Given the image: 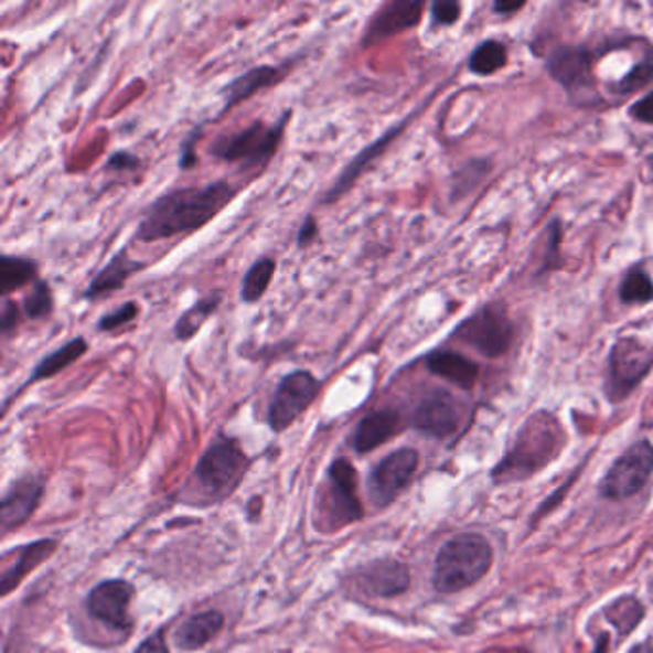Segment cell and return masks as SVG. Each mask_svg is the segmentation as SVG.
Listing matches in <instances>:
<instances>
[{"mask_svg": "<svg viewBox=\"0 0 653 653\" xmlns=\"http://www.w3.org/2000/svg\"><path fill=\"white\" fill-rule=\"evenodd\" d=\"M238 189L231 182H210L205 186L171 190L158 197L140 221L137 240L161 242L181 234L196 233L233 204Z\"/></svg>", "mask_w": 653, "mask_h": 653, "instance_id": "1", "label": "cell"}, {"mask_svg": "<svg viewBox=\"0 0 653 653\" xmlns=\"http://www.w3.org/2000/svg\"><path fill=\"white\" fill-rule=\"evenodd\" d=\"M561 443V426L548 413H537L523 424L509 454L493 470L501 485L531 478L556 458Z\"/></svg>", "mask_w": 653, "mask_h": 653, "instance_id": "2", "label": "cell"}, {"mask_svg": "<svg viewBox=\"0 0 653 653\" xmlns=\"http://www.w3.org/2000/svg\"><path fill=\"white\" fill-rule=\"evenodd\" d=\"M493 564V548L481 535L464 533L450 538L436 559L433 587L450 595L472 587L485 577Z\"/></svg>", "mask_w": 653, "mask_h": 653, "instance_id": "3", "label": "cell"}, {"mask_svg": "<svg viewBox=\"0 0 653 653\" xmlns=\"http://www.w3.org/2000/svg\"><path fill=\"white\" fill-rule=\"evenodd\" d=\"M290 117L291 111H283V116L275 125L255 121L247 129L218 137L211 144V156L226 163H238L240 169L265 168L282 144L283 131Z\"/></svg>", "mask_w": 653, "mask_h": 653, "instance_id": "4", "label": "cell"}, {"mask_svg": "<svg viewBox=\"0 0 653 653\" xmlns=\"http://www.w3.org/2000/svg\"><path fill=\"white\" fill-rule=\"evenodd\" d=\"M246 452L231 437L218 436L197 462L196 475L204 489L225 496L236 489L247 472Z\"/></svg>", "mask_w": 653, "mask_h": 653, "instance_id": "5", "label": "cell"}, {"mask_svg": "<svg viewBox=\"0 0 653 653\" xmlns=\"http://www.w3.org/2000/svg\"><path fill=\"white\" fill-rule=\"evenodd\" d=\"M608 395L611 400H623L653 368V345L639 338H621L611 347L608 364Z\"/></svg>", "mask_w": 653, "mask_h": 653, "instance_id": "6", "label": "cell"}, {"mask_svg": "<svg viewBox=\"0 0 653 653\" xmlns=\"http://www.w3.org/2000/svg\"><path fill=\"white\" fill-rule=\"evenodd\" d=\"M452 338L485 356H502L514 342V324L501 306H486L465 319Z\"/></svg>", "mask_w": 653, "mask_h": 653, "instance_id": "7", "label": "cell"}, {"mask_svg": "<svg viewBox=\"0 0 653 653\" xmlns=\"http://www.w3.org/2000/svg\"><path fill=\"white\" fill-rule=\"evenodd\" d=\"M324 522L332 529H342L363 517V504L356 494V472L347 458H338L328 470L324 491Z\"/></svg>", "mask_w": 653, "mask_h": 653, "instance_id": "8", "label": "cell"}, {"mask_svg": "<svg viewBox=\"0 0 653 653\" xmlns=\"http://www.w3.org/2000/svg\"><path fill=\"white\" fill-rule=\"evenodd\" d=\"M320 382L309 371H293L286 374L276 387L270 400L269 426L275 433H282L298 420L319 397Z\"/></svg>", "mask_w": 653, "mask_h": 653, "instance_id": "9", "label": "cell"}, {"mask_svg": "<svg viewBox=\"0 0 653 653\" xmlns=\"http://www.w3.org/2000/svg\"><path fill=\"white\" fill-rule=\"evenodd\" d=\"M652 472L653 445L650 441H640L615 460V464L611 465L610 472L603 478L600 491L611 501L629 499L646 485Z\"/></svg>", "mask_w": 653, "mask_h": 653, "instance_id": "10", "label": "cell"}, {"mask_svg": "<svg viewBox=\"0 0 653 653\" xmlns=\"http://www.w3.org/2000/svg\"><path fill=\"white\" fill-rule=\"evenodd\" d=\"M420 457L414 449H399L379 462L368 480V491L376 506L392 504L407 489L418 470Z\"/></svg>", "mask_w": 653, "mask_h": 653, "instance_id": "11", "label": "cell"}, {"mask_svg": "<svg viewBox=\"0 0 653 653\" xmlns=\"http://www.w3.org/2000/svg\"><path fill=\"white\" fill-rule=\"evenodd\" d=\"M135 588L124 579L104 581L90 590L87 610L93 618L114 627L117 631H131L132 619L129 615Z\"/></svg>", "mask_w": 653, "mask_h": 653, "instance_id": "12", "label": "cell"}, {"mask_svg": "<svg viewBox=\"0 0 653 653\" xmlns=\"http://www.w3.org/2000/svg\"><path fill=\"white\" fill-rule=\"evenodd\" d=\"M462 421V408L449 392L437 389L421 399L413 416L414 428L426 436L445 439L457 431Z\"/></svg>", "mask_w": 653, "mask_h": 653, "instance_id": "13", "label": "cell"}, {"mask_svg": "<svg viewBox=\"0 0 653 653\" xmlns=\"http://www.w3.org/2000/svg\"><path fill=\"white\" fill-rule=\"evenodd\" d=\"M424 2L413 0H395L379 8L363 35V46H374L385 39L399 35L403 31L413 30L421 20Z\"/></svg>", "mask_w": 653, "mask_h": 653, "instance_id": "14", "label": "cell"}, {"mask_svg": "<svg viewBox=\"0 0 653 653\" xmlns=\"http://www.w3.org/2000/svg\"><path fill=\"white\" fill-rule=\"evenodd\" d=\"M43 481L36 480L35 475H28L22 480L14 481L8 489L0 506V525L2 529L14 531L28 522L35 514L36 506L43 496Z\"/></svg>", "mask_w": 653, "mask_h": 653, "instance_id": "15", "label": "cell"}, {"mask_svg": "<svg viewBox=\"0 0 653 653\" xmlns=\"http://www.w3.org/2000/svg\"><path fill=\"white\" fill-rule=\"evenodd\" d=\"M356 581L366 595L393 598V596L403 595L410 587V574L403 561L378 559L374 564L364 566L356 574Z\"/></svg>", "mask_w": 653, "mask_h": 653, "instance_id": "16", "label": "cell"}, {"mask_svg": "<svg viewBox=\"0 0 653 653\" xmlns=\"http://www.w3.org/2000/svg\"><path fill=\"white\" fill-rule=\"evenodd\" d=\"M405 124L407 121H400V125H395L389 131H385L378 140H374L371 146H366L364 150L356 153L355 158L345 165L342 174L335 179L334 186L324 194L322 202L324 204H334L343 194H347L349 190L353 189L355 182L361 179V174L371 168L374 161L378 160L379 156L389 148V144H392L395 138L399 137L400 131L405 129Z\"/></svg>", "mask_w": 653, "mask_h": 653, "instance_id": "17", "label": "cell"}, {"mask_svg": "<svg viewBox=\"0 0 653 653\" xmlns=\"http://www.w3.org/2000/svg\"><path fill=\"white\" fill-rule=\"evenodd\" d=\"M144 263L132 259L127 247L119 249L109 259L108 265L90 280L87 290L83 291V299L96 301V299L106 298L109 293L124 290L125 283L129 282V278L138 270L144 269Z\"/></svg>", "mask_w": 653, "mask_h": 653, "instance_id": "18", "label": "cell"}, {"mask_svg": "<svg viewBox=\"0 0 653 653\" xmlns=\"http://www.w3.org/2000/svg\"><path fill=\"white\" fill-rule=\"evenodd\" d=\"M282 79V69H278V67L275 66H257L247 69V72L238 75L236 79L231 81V83L221 90V96H223V100H225L221 114L231 111V109L236 108L238 104L246 103L251 96L261 93V90L275 87L276 83H280Z\"/></svg>", "mask_w": 653, "mask_h": 653, "instance_id": "19", "label": "cell"}, {"mask_svg": "<svg viewBox=\"0 0 653 653\" xmlns=\"http://www.w3.org/2000/svg\"><path fill=\"white\" fill-rule=\"evenodd\" d=\"M548 72L567 90H581L590 85V52L575 46L559 49L548 60Z\"/></svg>", "mask_w": 653, "mask_h": 653, "instance_id": "20", "label": "cell"}, {"mask_svg": "<svg viewBox=\"0 0 653 653\" xmlns=\"http://www.w3.org/2000/svg\"><path fill=\"white\" fill-rule=\"evenodd\" d=\"M56 548H58L56 540H46L44 538V540L30 543V545L22 546V548L12 552L15 556L14 564H12V567H4L2 579H0L2 596L10 595L33 569H36L43 561L51 558L52 554L56 552Z\"/></svg>", "mask_w": 653, "mask_h": 653, "instance_id": "21", "label": "cell"}, {"mask_svg": "<svg viewBox=\"0 0 653 653\" xmlns=\"http://www.w3.org/2000/svg\"><path fill=\"white\" fill-rule=\"evenodd\" d=\"M400 428V416L397 410L385 408L364 416L361 424L356 426L353 436V447L358 454L378 449L379 445L389 441Z\"/></svg>", "mask_w": 653, "mask_h": 653, "instance_id": "22", "label": "cell"}, {"mask_svg": "<svg viewBox=\"0 0 653 653\" xmlns=\"http://www.w3.org/2000/svg\"><path fill=\"white\" fill-rule=\"evenodd\" d=\"M426 366L431 374L439 378L447 379L450 384L458 385L462 389H472L478 376H480V366L470 361L468 356L452 351H436L426 358Z\"/></svg>", "mask_w": 653, "mask_h": 653, "instance_id": "23", "label": "cell"}, {"mask_svg": "<svg viewBox=\"0 0 653 653\" xmlns=\"http://www.w3.org/2000/svg\"><path fill=\"white\" fill-rule=\"evenodd\" d=\"M225 627V615L221 611L210 610L197 613L182 623L174 632V644L184 652H194L207 646Z\"/></svg>", "mask_w": 653, "mask_h": 653, "instance_id": "24", "label": "cell"}, {"mask_svg": "<svg viewBox=\"0 0 653 653\" xmlns=\"http://www.w3.org/2000/svg\"><path fill=\"white\" fill-rule=\"evenodd\" d=\"M88 351V343L85 338H73L69 342L60 345L58 349H54L51 355L43 356L31 374L30 379L25 382V385L36 384L41 379L54 378L60 372L69 368L73 363H77L81 356L85 355Z\"/></svg>", "mask_w": 653, "mask_h": 653, "instance_id": "25", "label": "cell"}, {"mask_svg": "<svg viewBox=\"0 0 653 653\" xmlns=\"http://www.w3.org/2000/svg\"><path fill=\"white\" fill-rule=\"evenodd\" d=\"M221 303H223L221 291H213L210 296L197 299L196 303L190 307L189 311L182 312L179 320L174 322V338L179 342H190L204 328L205 322L218 311Z\"/></svg>", "mask_w": 653, "mask_h": 653, "instance_id": "26", "label": "cell"}, {"mask_svg": "<svg viewBox=\"0 0 653 653\" xmlns=\"http://www.w3.org/2000/svg\"><path fill=\"white\" fill-rule=\"evenodd\" d=\"M39 267L33 259L2 255L0 257V291L7 298L12 291L22 290L28 283L36 282Z\"/></svg>", "mask_w": 653, "mask_h": 653, "instance_id": "27", "label": "cell"}, {"mask_svg": "<svg viewBox=\"0 0 653 653\" xmlns=\"http://www.w3.org/2000/svg\"><path fill=\"white\" fill-rule=\"evenodd\" d=\"M276 261L272 257H261L247 269L242 280L240 298L247 306H254L269 290L270 282L275 278Z\"/></svg>", "mask_w": 653, "mask_h": 653, "instance_id": "28", "label": "cell"}, {"mask_svg": "<svg viewBox=\"0 0 653 653\" xmlns=\"http://www.w3.org/2000/svg\"><path fill=\"white\" fill-rule=\"evenodd\" d=\"M509 62V52L504 49V44L499 41H485L481 43L470 56V69L475 75H493L502 67L506 66Z\"/></svg>", "mask_w": 653, "mask_h": 653, "instance_id": "29", "label": "cell"}, {"mask_svg": "<svg viewBox=\"0 0 653 653\" xmlns=\"http://www.w3.org/2000/svg\"><path fill=\"white\" fill-rule=\"evenodd\" d=\"M621 301L627 306H644L653 301V280L642 269H632L624 276L621 290Z\"/></svg>", "mask_w": 653, "mask_h": 653, "instance_id": "30", "label": "cell"}, {"mask_svg": "<svg viewBox=\"0 0 653 653\" xmlns=\"http://www.w3.org/2000/svg\"><path fill=\"white\" fill-rule=\"evenodd\" d=\"M54 312V293L46 280H36L23 298V314L30 320H43Z\"/></svg>", "mask_w": 653, "mask_h": 653, "instance_id": "31", "label": "cell"}, {"mask_svg": "<svg viewBox=\"0 0 653 653\" xmlns=\"http://www.w3.org/2000/svg\"><path fill=\"white\" fill-rule=\"evenodd\" d=\"M642 615L644 610L634 598H621L618 602L611 603L610 610L606 611V618L618 627L621 634H629L640 623Z\"/></svg>", "mask_w": 653, "mask_h": 653, "instance_id": "32", "label": "cell"}, {"mask_svg": "<svg viewBox=\"0 0 653 653\" xmlns=\"http://www.w3.org/2000/svg\"><path fill=\"white\" fill-rule=\"evenodd\" d=\"M138 312H140V307L135 301H127L124 306L117 307L116 311L103 314L98 320V324H96V330L98 332L119 330V328H124L125 324H129V322L137 319Z\"/></svg>", "mask_w": 653, "mask_h": 653, "instance_id": "33", "label": "cell"}, {"mask_svg": "<svg viewBox=\"0 0 653 653\" xmlns=\"http://www.w3.org/2000/svg\"><path fill=\"white\" fill-rule=\"evenodd\" d=\"M653 77V62L647 58L639 64L636 67H632L631 72L624 75L623 81L618 85L619 95H632V93H639L640 88L646 87L647 83Z\"/></svg>", "mask_w": 653, "mask_h": 653, "instance_id": "34", "label": "cell"}, {"mask_svg": "<svg viewBox=\"0 0 653 653\" xmlns=\"http://www.w3.org/2000/svg\"><path fill=\"white\" fill-rule=\"evenodd\" d=\"M486 173H489V163H486V161H473L468 168L462 169V171L458 173V181L457 184H454V189L458 190L457 196H464L465 192H472V190L478 186V182L481 181L472 179L473 174L478 176V174Z\"/></svg>", "mask_w": 653, "mask_h": 653, "instance_id": "35", "label": "cell"}, {"mask_svg": "<svg viewBox=\"0 0 653 653\" xmlns=\"http://www.w3.org/2000/svg\"><path fill=\"white\" fill-rule=\"evenodd\" d=\"M460 4L454 0H439L431 4V15L437 25H452L458 22L460 18Z\"/></svg>", "mask_w": 653, "mask_h": 653, "instance_id": "36", "label": "cell"}, {"mask_svg": "<svg viewBox=\"0 0 653 653\" xmlns=\"http://www.w3.org/2000/svg\"><path fill=\"white\" fill-rule=\"evenodd\" d=\"M204 135L202 127H196L194 131L190 132L189 137L184 138L181 148V158H179V168L182 171H189L197 163L196 144L197 140Z\"/></svg>", "mask_w": 653, "mask_h": 653, "instance_id": "37", "label": "cell"}, {"mask_svg": "<svg viewBox=\"0 0 653 653\" xmlns=\"http://www.w3.org/2000/svg\"><path fill=\"white\" fill-rule=\"evenodd\" d=\"M18 324H20V307L15 306V301L4 298L0 309V332L4 338H10L14 334Z\"/></svg>", "mask_w": 653, "mask_h": 653, "instance_id": "38", "label": "cell"}, {"mask_svg": "<svg viewBox=\"0 0 653 653\" xmlns=\"http://www.w3.org/2000/svg\"><path fill=\"white\" fill-rule=\"evenodd\" d=\"M548 231L550 233H548V255L545 257V270L558 267L559 255L556 251H558L559 242H561V223L554 221Z\"/></svg>", "mask_w": 653, "mask_h": 653, "instance_id": "39", "label": "cell"}, {"mask_svg": "<svg viewBox=\"0 0 653 653\" xmlns=\"http://www.w3.org/2000/svg\"><path fill=\"white\" fill-rule=\"evenodd\" d=\"M140 165V160L131 152H116L106 163L108 171H135Z\"/></svg>", "mask_w": 653, "mask_h": 653, "instance_id": "40", "label": "cell"}, {"mask_svg": "<svg viewBox=\"0 0 653 653\" xmlns=\"http://www.w3.org/2000/svg\"><path fill=\"white\" fill-rule=\"evenodd\" d=\"M317 238H319V225H317V218L312 217V215H307L303 225L299 228L298 246H311L312 242L317 240Z\"/></svg>", "mask_w": 653, "mask_h": 653, "instance_id": "41", "label": "cell"}, {"mask_svg": "<svg viewBox=\"0 0 653 653\" xmlns=\"http://www.w3.org/2000/svg\"><path fill=\"white\" fill-rule=\"evenodd\" d=\"M631 116L642 124H653V93L631 106Z\"/></svg>", "mask_w": 653, "mask_h": 653, "instance_id": "42", "label": "cell"}, {"mask_svg": "<svg viewBox=\"0 0 653 653\" xmlns=\"http://www.w3.org/2000/svg\"><path fill=\"white\" fill-rule=\"evenodd\" d=\"M135 653H169L163 631H158L156 634H152V636H148V639L137 647V652Z\"/></svg>", "mask_w": 653, "mask_h": 653, "instance_id": "43", "label": "cell"}, {"mask_svg": "<svg viewBox=\"0 0 653 653\" xmlns=\"http://www.w3.org/2000/svg\"><path fill=\"white\" fill-rule=\"evenodd\" d=\"M525 7V2H496L494 4V12H499V14H512V12H517V10H522Z\"/></svg>", "mask_w": 653, "mask_h": 653, "instance_id": "44", "label": "cell"}, {"mask_svg": "<svg viewBox=\"0 0 653 653\" xmlns=\"http://www.w3.org/2000/svg\"><path fill=\"white\" fill-rule=\"evenodd\" d=\"M629 653H653V640H646V642H642L639 646L632 647L631 652Z\"/></svg>", "mask_w": 653, "mask_h": 653, "instance_id": "45", "label": "cell"}, {"mask_svg": "<svg viewBox=\"0 0 653 653\" xmlns=\"http://www.w3.org/2000/svg\"><path fill=\"white\" fill-rule=\"evenodd\" d=\"M650 587H652V592H653V581H652V585H650Z\"/></svg>", "mask_w": 653, "mask_h": 653, "instance_id": "46", "label": "cell"}]
</instances>
